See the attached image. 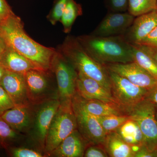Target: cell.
Returning <instances> with one entry per match:
<instances>
[{
	"label": "cell",
	"instance_id": "12",
	"mask_svg": "<svg viewBox=\"0 0 157 157\" xmlns=\"http://www.w3.org/2000/svg\"><path fill=\"white\" fill-rule=\"evenodd\" d=\"M76 91L82 98L107 103H114L111 93L98 81L78 72L76 82Z\"/></svg>",
	"mask_w": 157,
	"mask_h": 157
},
{
	"label": "cell",
	"instance_id": "31",
	"mask_svg": "<svg viewBox=\"0 0 157 157\" xmlns=\"http://www.w3.org/2000/svg\"><path fill=\"white\" fill-rule=\"evenodd\" d=\"M12 155L15 157H41L42 155L39 152L29 149L16 148L12 151Z\"/></svg>",
	"mask_w": 157,
	"mask_h": 157
},
{
	"label": "cell",
	"instance_id": "6",
	"mask_svg": "<svg viewBox=\"0 0 157 157\" xmlns=\"http://www.w3.org/2000/svg\"><path fill=\"white\" fill-rule=\"evenodd\" d=\"M108 71L110 92L114 103L126 114L127 110L145 99L148 90L133 84L126 78L112 71Z\"/></svg>",
	"mask_w": 157,
	"mask_h": 157
},
{
	"label": "cell",
	"instance_id": "1",
	"mask_svg": "<svg viewBox=\"0 0 157 157\" xmlns=\"http://www.w3.org/2000/svg\"><path fill=\"white\" fill-rule=\"evenodd\" d=\"M0 36L7 47L17 52L45 71L49 69L54 51L35 42L26 34L19 17L14 14L0 22Z\"/></svg>",
	"mask_w": 157,
	"mask_h": 157
},
{
	"label": "cell",
	"instance_id": "2",
	"mask_svg": "<svg viewBox=\"0 0 157 157\" xmlns=\"http://www.w3.org/2000/svg\"><path fill=\"white\" fill-rule=\"evenodd\" d=\"M77 40L91 56L103 65L133 62L132 45L123 35L100 37L82 36Z\"/></svg>",
	"mask_w": 157,
	"mask_h": 157
},
{
	"label": "cell",
	"instance_id": "37",
	"mask_svg": "<svg viewBox=\"0 0 157 157\" xmlns=\"http://www.w3.org/2000/svg\"><path fill=\"white\" fill-rule=\"evenodd\" d=\"M6 48L7 45L2 38L0 36V59L6 51Z\"/></svg>",
	"mask_w": 157,
	"mask_h": 157
},
{
	"label": "cell",
	"instance_id": "34",
	"mask_svg": "<svg viewBox=\"0 0 157 157\" xmlns=\"http://www.w3.org/2000/svg\"><path fill=\"white\" fill-rule=\"evenodd\" d=\"M134 157H155L154 153L144 144L139 147L135 151Z\"/></svg>",
	"mask_w": 157,
	"mask_h": 157
},
{
	"label": "cell",
	"instance_id": "7",
	"mask_svg": "<svg viewBox=\"0 0 157 157\" xmlns=\"http://www.w3.org/2000/svg\"><path fill=\"white\" fill-rule=\"evenodd\" d=\"M72 107L80 134L87 143L103 145L106 134L95 117L78 107L72 101Z\"/></svg>",
	"mask_w": 157,
	"mask_h": 157
},
{
	"label": "cell",
	"instance_id": "32",
	"mask_svg": "<svg viewBox=\"0 0 157 157\" xmlns=\"http://www.w3.org/2000/svg\"><path fill=\"white\" fill-rule=\"evenodd\" d=\"M136 45H146L157 48V26L148 36Z\"/></svg>",
	"mask_w": 157,
	"mask_h": 157
},
{
	"label": "cell",
	"instance_id": "8",
	"mask_svg": "<svg viewBox=\"0 0 157 157\" xmlns=\"http://www.w3.org/2000/svg\"><path fill=\"white\" fill-rule=\"evenodd\" d=\"M104 65L108 70L126 78L133 84L147 90L157 84L156 78L135 62Z\"/></svg>",
	"mask_w": 157,
	"mask_h": 157
},
{
	"label": "cell",
	"instance_id": "14",
	"mask_svg": "<svg viewBox=\"0 0 157 157\" xmlns=\"http://www.w3.org/2000/svg\"><path fill=\"white\" fill-rule=\"evenodd\" d=\"M72 101L86 112L94 116L126 115L116 104L98 100H86L78 94H75Z\"/></svg>",
	"mask_w": 157,
	"mask_h": 157
},
{
	"label": "cell",
	"instance_id": "40",
	"mask_svg": "<svg viewBox=\"0 0 157 157\" xmlns=\"http://www.w3.org/2000/svg\"><path fill=\"white\" fill-rule=\"evenodd\" d=\"M156 118L157 120V105H156Z\"/></svg>",
	"mask_w": 157,
	"mask_h": 157
},
{
	"label": "cell",
	"instance_id": "30",
	"mask_svg": "<svg viewBox=\"0 0 157 157\" xmlns=\"http://www.w3.org/2000/svg\"><path fill=\"white\" fill-rule=\"evenodd\" d=\"M84 156L86 157H107L108 155L103 145H92L85 151Z\"/></svg>",
	"mask_w": 157,
	"mask_h": 157
},
{
	"label": "cell",
	"instance_id": "21",
	"mask_svg": "<svg viewBox=\"0 0 157 157\" xmlns=\"http://www.w3.org/2000/svg\"><path fill=\"white\" fill-rule=\"evenodd\" d=\"M132 56L133 62L157 79V63L152 57L137 45H132Z\"/></svg>",
	"mask_w": 157,
	"mask_h": 157
},
{
	"label": "cell",
	"instance_id": "11",
	"mask_svg": "<svg viewBox=\"0 0 157 157\" xmlns=\"http://www.w3.org/2000/svg\"><path fill=\"white\" fill-rule=\"evenodd\" d=\"M157 26L156 10L135 18L131 26L123 35L127 42L137 45Z\"/></svg>",
	"mask_w": 157,
	"mask_h": 157
},
{
	"label": "cell",
	"instance_id": "41",
	"mask_svg": "<svg viewBox=\"0 0 157 157\" xmlns=\"http://www.w3.org/2000/svg\"><path fill=\"white\" fill-rule=\"evenodd\" d=\"M0 34H1V25H0Z\"/></svg>",
	"mask_w": 157,
	"mask_h": 157
},
{
	"label": "cell",
	"instance_id": "38",
	"mask_svg": "<svg viewBox=\"0 0 157 157\" xmlns=\"http://www.w3.org/2000/svg\"><path fill=\"white\" fill-rule=\"evenodd\" d=\"M6 69L1 64H0V80L3 77V75L6 72Z\"/></svg>",
	"mask_w": 157,
	"mask_h": 157
},
{
	"label": "cell",
	"instance_id": "13",
	"mask_svg": "<svg viewBox=\"0 0 157 157\" xmlns=\"http://www.w3.org/2000/svg\"><path fill=\"white\" fill-rule=\"evenodd\" d=\"M0 85L8 93L15 105L25 104L27 86L24 74L6 70L0 80Z\"/></svg>",
	"mask_w": 157,
	"mask_h": 157
},
{
	"label": "cell",
	"instance_id": "20",
	"mask_svg": "<svg viewBox=\"0 0 157 157\" xmlns=\"http://www.w3.org/2000/svg\"><path fill=\"white\" fill-rule=\"evenodd\" d=\"M116 131L136 151L139 147L144 144L143 134L137 122L134 120L130 119Z\"/></svg>",
	"mask_w": 157,
	"mask_h": 157
},
{
	"label": "cell",
	"instance_id": "16",
	"mask_svg": "<svg viewBox=\"0 0 157 157\" xmlns=\"http://www.w3.org/2000/svg\"><path fill=\"white\" fill-rule=\"evenodd\" d=\"M0 64L6 70L24 74L29 70H44L17 52L7 47L0 59Z\"/></svg>",
	"mask_w": 157,
	"mask_h": 157
},
{
	"label": "cell",
	"instance_id": "25",
	"mask_svg": "<svg viewBox=\"0 0 157 157\" xmlns=\"http://www.w3.org/2000/svg\"><path fill=\"white\" fill-rule=\"evenodd\" d=\"M95 117L106 135L114 132L126 121L130 119L127 115H111Z\"/></svg>",
	"mask_w": 157,
	"mask_h": 157
},
{
	"label": "cell",
	"instance_id": "15",
	"mask_svg": "<svg viewBox=\"0 0 157 157\" xmlns=\"http://www.w3.org/2000/svg\"><path fill=\"white\" fill-rule=\"evenodd\" d=\"M87 143L79 131L76 129L51 153L56 157H83Z\"/></svg>",
	"mask_w": 157,
	"mask_h": 157
},
{
	"label": "cell",
	"instance_id": "27",
	"mask_svg": "<svg viewBox=\"0 0 157 157\" xmlns=\"http://www.w3.org/2000/svg\"><path fill=\"white\" fill-rule=\"evenodd\" d=\"M0 116V140H11L17 136V133Z\"/></svg>",
	"mask_w": 157,
	"mask_h": 157
},
{
	"label": "cell",
	"instance_id": "35",
	"mask_svg": "<svg viewBox=\"0 0 157 157\" xmlns=\"http://www.w3.org/2000/svg\"><path fill=\"white\" fill-rule=\"evenodd\" d=\"M145 99L157 105V84L148 90Z\"/></svg>",
	"mask_w": 157,
	"mask_h": 157
},
{
	"label": "cell",
	"instance_id": "33",
	"mask_svg": "<svg viewBox=\"0 0 157 157\" xmlns=\"http://www.w3.org/2000/svg\"><path fill=\"white\" fill-rule=\"evenodd\" d=\"M14 14L6 0H0V22Z\"/></svg>",
	"mask_w": 157,
	"mask_h": 157
},
{
	"label": "cell",
	"instance_id": "17",
	"mask_svg": "<svg viewBox=\"0 0 157 157\" xmlns=\"http://www.w3.org/2000/svg\"><path fill=\"white\" fill-rule=\"evenodd\" d=\"M103 147L108 157H134L136 151L116 131L106 135Z\"/></svg>",
	"mask_w": 157,
	"mask_h": 157
},
{
	"label": "cell",
	"instance_id": "22",
	"mask_svg": "<svg viewBox=\"0 0 157 157\" xmlns=\"http://www.w3.org/2000/svg\"><path fill=\"white\" fill-rule=\"evenodd\" d=\"M40 70H29L24 74L27 88L34 94H38L45 90L47 81Z\"/></svg>",
	"mask_w": 157,
	"mask_h": 157
},
{
	"label": "cell",
	"instance_id": "39",
	"mask_svg": "<svg viewBox=\"0 0 157 157\" xmlns=\"http://www.w3.org/2000/svg\"><path fill=\"white\" fill-rule=\"evenodd\" d=\"M154 153L155 157H157V147L154 151Z\"/></svg>",
	"mask_w": 157,
	"mask_h": 157
},
{
	"label": "cell",
	"instance_id": "5",
	"mask_svg": "<svg viewBox=\"0 0 157 157\" xmlns=\"http://www.w3.org/2000/svg\"><path fill=\"white\" fill-rule=\"evenodd\" d=\"M156 105L146 99L127 110L126 114L135 121L144 137V144L151 151L157 147Z\"/></svg>",
	"mask_w": 157,
	"mask_h": 157
},
{
	"label": "cell",
	"instance_id": "18",
	"mask_svg": "<svg viewBox=\"0 0 157 157\" xmlns=\"http://www.w3.org/2000/svg\"><path fill=\"white\" fill-rule=\"evenodd\" d=\"M61 103L58 100L49 101L43 105L37 114L36 128L39 140L44 143L51 123Z\"/></svg>",
	"mask_w": 157,
	"mask_h": 157
},
{
	"label": "cell",
	"instance_id": "23",
	"mask_svg": "<svg viewBox=\"0 0 157 157\" xmlns=\"http://www.w3.org/2000/svg\"><path fill=\"white\" fill-rule=\"evenodd\" d=\"M82 14L81 6L74 0H69L60 21L65 33H70L75 20Z\"/></svg>",
	"mask_w": 157,
	"mask_h": 157
},
{
	"label": "cell",
	"instance_id": "29",
	"mask_svg": "<svg viewBox=\"0 0 157 157\" xmlns=\"http://www.w3.org/2000/svg\"><path fill=\"white\" fill-rule=\"evenodd\" d=\"M128 0H107L109 12H125L128 11Z\"/></svg>",
	"mask_w": 157,
	"mask_h": 157
},
{
	"label": "cell",
	"instance_id": "19",
	"mask_svg": "<svg viewBox=\"0 0 157 157\" xmlns=\"http://www.w3.org/2000/svg\"><path fill=\"white\" fill-rule=\"evenodd\" d=\"M1 117L14 131H21L29 124V111L26 104L15 105L1 115Z\"/></svg>",
	"mask_w": 157,
	"mask_h": 157
},
{
	"label": "cell",
	"instance_id": "3",
	"mask_svg": "<svg viewBox=\"0 0 157 157\" xmlns=\"http://www.w3.org/2000/svg\"><path fill=\"white\" fill-rule=\"evenodd\" d=\"M65 51L72 65L77 68L78 72L98 81L110 92L108 70L105 65L100 63L91 56L77 39H68L65 45Z\"/></svg>",
	"mask_w": 157,
	"mask_h": 157
},
{
	"label": "cell",
	"instance_id": "9",
	"mask_svg": "<svg viewBox=\"0 0 157 157\" xmlns=\"http://www.w3.org/2000/svg\"><path fill=\"white\" fill-rule=\"evenodd\" d=\"M135 18L128 12H109L91 35L100 37L124 35L132 25Z\"/></svg>",
	"mask_w": 157,
	"mask_h": 157
},
{
	"label": "cell",
	"instance_id": "28",
	"mask_svg": "<svg viewBox=\"0 0 157 157\" xmlns=\"http://www.w3.org/2000/svg\"><path fill=\"white\" fill-rule=\"evenodd\" d=\"M15 106L8 93L0 85V115Z\"/></svg>",
	"mask_w": 157,
	"mask_h": 157
},
{
	"label": "cell",
	"instance_id": "36",
	"mask_svg": "<svg viewBox=\"0 0 157 157\" xmlns=\"http://www.w3.org/2000/svg\"><path fill=\"white\" fill-rule=\"evenodd\" d=\"M149 55L157 63V48L143 45H137Z\"/></svg>",
	"mask_w": 157,
	"mask_h": 157
},
{
	"label": "cell",
	"instance_id": "4",
	"mask_svg": "<svg viewBox=\"0 0 157 157\" xmlns=\"http://www.w3.org/2000/svg\"><path fill=\"white\" fill-rule=\"evenodd\" d=\"M77 128V122L72 107V101H63L55 115L47 132L45 140L46 151L54 150Z\"/></svg>",
	"mask_w": 157,
	"mask_h": 157
},
{
	"label": "cell",
	"instance_id": "42",
	"mask_svg": "<svg viewBox=\"0 0 157 157\" xmlns=\"http://www.w3.org/2000/svg\"><path fill=\"white\" fill-rule=\"evenodd\" d=\"M156 11H157V8H156Z\"/></svg>",
	"mask_w": 157,
	"mask_h": 157
},
{
	"label": "cell",
	"instance_id": "10",
	"mask_svg": "<svg viewBox=\"0 0 157 157\" xmlns=\"http://www.w3.org/2000/svg\"><path fill=\"white\" fill-rule=\"evenodd\" d=\"M55 73L60 97L63 101H72L76 94L78 77L74 67L68 62L59 60L56 65Z\"/></svg>",
	"mask_w": 157,
	"mask_h": 157
},
{
	"label": "cell",
	"instance_id": "24",
	"mask_svg": "<svg viewBox=\"0 0 157 157\" xmlns=\"http://www.w3.org/2000/svg\"><path fill=\"white\" fill-rule=\"evenodd\" d=\"M157 0H128V11L135 17L156 10Z\"/></svg>",
	"mask_w": 157,
	"mask_h": 157
},
{
	"label": "cell",
	"instance_id": "26",
	"mask_svg": "<svg viewBox=\"0 0 157 157\" xmlns=\"http://www.w3.org/2000/svg\"><path fill=\"white\" fill-rule=\"evenodd\" d=\"M68 1L69 0H57L50 18V22L52 24L55 25L58 21H60Z\"/></svg>",
	"mask_w": 157,
	"mask_h": 157
}]
</instances>
